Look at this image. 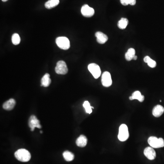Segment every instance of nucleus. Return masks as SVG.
<instances>
[{
    "label": "nucleus",
    "mask_w": 164,
    "mask_h": 164,
    "mask_svg": "<svg viewBox=\"0 0 164 164\" xmlns=\"http://www.w3.org/2000/svg\"><path fill=\"white\" fill-rule=\"evenodd\" d=\"M95 35L96 37L97 41L99 44H104L108 40L107 36L102 32H96Z\"/></svg>",
    "instance_id": "9b49d317"
},
{
    "label": "nucleus",
    "mask_w": 164,
    "mask_h": 164,
    "mask_svg": "<svg viewBox=\"0 0 164 164\" xmlns=\"http://www.w3.org/2000/svg\"><path fill=\"white\" fill-rule=\"evenodd\" d=\"M59 3V0H49L45 4V6L48 9L54 8Z\"/></svg>",
    "instance_id": "f3484780"
},
{
    "label": "nucleus",
    "mask_w": 164,
    "mask_h": 164,
    "mask_svg": "<svg viewBox=\"0 0 164 164\" xmlns=\"http://www.w3.org/2000/svg\"><path fill=\"white\" fill-rule=\"evenodd\" d=\"M82 14L85 17H92L94 14V10L87 5H83L81 8Z\"/></svg>",
    "instance_id": "1a4fd4ad"
},
{
    "label": "nucleus",
    "mask_w": 164,
    "mask_h": 164,
    "mask_svg": "<svg viewBox=\"0 0 164 164\" xmlns=\"http://www.w3.org/2000/svg\"><path fill=\"white\" fill-rule=\"evenodd\" d=\"M15 156L17 160L23 162H28L31 158V154L27 150L24 149L17 150L15 153Z\"/></svg>",
    "instance_id": "f257e3e1"
},
{
    "label": "nucleus",
    "mask_w": 164,
    "mask_h": 164,
    "mask_svg": "<svg viewBox=\"0 0 164 164\" xmlns=\"http://www.w3.org/2000/svg\"><path fill=\"white\" fill-rule=\"evenodd\" d=\"M118 137L120 141H125L128 140L129 137V130L126 124H122L120 125Z\"/></svg>",
    "instance_id": "7ed1b4c3"
},
{
    "label": "nucleus",
    "mask_w": 164,
    "mask_h": 164,
    "mask_svg": "<svg viewBox=\"0 0 164 164\" xmlns=\"http://www.w3.org/2000/svg\"><path fill=\"white\" fill-rule=\"evenodd\" d=\"M83 107L84 108L86 112L89 114L92 113V109H94V107L91 106L90 105V103H89V102H88V101H85L84 102V104H83Z\"/></svg>",
    "instance_id": "412c9836"
},
{
    "label": "nucleus",
    "mask_w": 164,
    "mask_h": 164,
    "mask_svg": "<svg viewBox=\"0 0 164 164\" xmlns=\"http://www.w3.org/2000/svg\"><path fill=\"white\" fill-rule=\"evenodd\" d=\"M87 137L84 135H81L76 140V143L79 147H84L87 144Z\"/></svg>",
    "instance_id": "4468645a"
},
{
    "label": "nucleus",
    "mask_w": 164,
    "mask_h": 164,
    "mask_svg": "<svg viewBox=\"0 0 164 164\" xmlns=\"http://www.w3.org/2000/svg\"><path fill=\"white\" fill-rule=\"evenodd\" d=\"M51 80L48 73H46L41 80V86L44 87H48L50 84Z\"/></svg>",
    "instance_id": "dca6fc26"
},
{
    "label": "nucleus",
    "mask_w": 164,
    "mask_h": 164,
    "mask_svg": "<svg viewBox=\"0 0 164 164\" xmlns=\"http://www.w3.org/2000/svg\"><path fill=\"white\" fill-rule=\"evenodd\" d=\"M101 82L102 85L105 87H109L112 85V80L111 74L109 72H105L103 73Z\"/></svg>",
    "instance_id": "6e6552de"
},
{
    "label": "nucleus",
    "mask_w": 164,
    "mask_h": 164,
    "mask_svg": "<svg viewBox=\"0 0 164 164\" xmlns=\"http://www.w3.org/2000/svg\"><path fill=\"white\" fill-rule=\"evenodd\" d=\"M28 125L32 131L35 130V128L41 129V126L40 124V121L35 116H31L28 121Z\"/></svg>",
    "instance_id": "0eeeda50"
},
{
    "label": "nucleus",
    "mask_w": 164,
    "mask_h": 164,
    "mask_svg": "<svg viewBox=\"0 0 164 164\" xmlns=\"http://www.w3.org/2000/svg\"><path fill=\"white\" fill-rule=\"evenodd\" d=\"M150 59H151V58L149 56H147L144 57V62L147 63Z\"/></svg>",
    "instance_id": "393cba45"
},
{
    "label": "nucleus",
    "mask_w": 164,
    "mask_h": 164,
    "mask_svg": "<svg viewBox=\"0 0 164 164\" xmlns=\"http://www.w3.org/2000/svg\"><path fill=\"white\" fill-rule=\"evenodd\" d=\"M2 1L3 2H6V1H8V0H2Z\"/></svg>",
    "instance_id": "cd10ccee"
},
{
    "label": "nucleus",
    "mask_w": 164,
    "mask_h": 164,
    "mask_svg": "<svg viewBox=\"0 0 164 164\" xmlns=\"http://www.w3.org/2000/svg\"><path fill=\"white\" fill-rule=\"evenodd\" d=\"M88 70L93 77L95 79H98L100 76L101 71L100 67L95 63H91L88 66Z\"/></svg>",
    "instance_id": "423d86ee"
},
{
    "label": "nucleus",
    "mask_w": 164,
    "mask_h": 164,
    "mask_svg": "<svg viewBox=\"0 0 164 164\" xmlns=\"http://www.w3.org/2000/svg\"><path fill=\"white\" fill-rule=\"evenodd\" d=\"M120 2L123 5H127L130 4V1L129 0H120Z\"/></svg>",
    "instance_id": "b1692460"
},
{
    "label": "nucleus",
    "mask_w": 164,
    "mask_h": 164,
    "mask_svg": "<svg viewBox=\"0 0 164 164\" xmlns=\"http://www.w3.org/2000/svg\"><path fill=\"white\" fill-rule=\"evenodd\" d=\"M135 55V50H134V49L133 48H130L128 49L127 52L125 53V58L126 60L128 61H130L133 59Z\"/></svg>",
    "instance_id": "a211bd4d"
},
{
    "label": "nucleus",
    "mask_w": 164,
    "mask_h": 164,
    "mask_svg": "<svg viewBox=\"0 0 164 164\" xmlns=\"http://www.w3.org/2000/svg\"><path fill=\"white\" fill-rule=\"evenodd\" d=\"M129 21L127 18H122L118 23V27L121 29H124L127 27Z\"/></svg>",
    "instance_id": "6ab92c4d"
},
{
    "label": "nucleus",
    "mask_w": 164,
    "mask_h": 164,
    "mask_svg": "<svg viewBox=\"0 0 164 164\" xmlns=\"http://www.w3.org/2000/svg\"><path fill=\"white\" fill-rule=\"evenodd\" d=\"M137 59V56H136V55H135V56H134V57L133 59L134 60H136Z\"/></svg>",
    "instance_id": "bb28decb"
},
{
    "label": "nucleus",
    "mask_w": 164,
    "mask_h": 164,
    "mask_svg": "<svg viewBox=\"0 0 164 164\" xmlns=\"http://www.w3.org/2000/svg\"><path fill=\"white\" fill-rule=\"evenodd\" d=\"M147 63L148 64V66L151 67V68H154L156 66V62L151 59L149 60V61Z\"/></svg>",
    "instance_id": "5701e85b"
},
{
    "label": "nucleus",
    "mask_w": 164,
    "mask_h": 164,
    "mask_svg": "<svg viewBox=\"0 0 164 164\" xmlns=\"http://www.w3.org/2000/svg\"><path fill=\"white\" fill-rule=\"evenodd\" d=\"M130 1V5H134L136 4V0H129Z\"/></svg>",
    "instance_id": "a878e982"
},
{
    "label": "nucleus",
    "mask_w": 164,
    "mask_h": 164,
    "mask_svg": "<svg viewBox=\"0 0 164 164\" xmlns=\"http://www.w3.org/2000/svg\"><path fill=\"white\" fill-rule=\"evenodd\" d=\"M164 112V108L161 105H157L154 107L152 110V114L155 117H159L163 115Z\"/></svg>",
    "instance_id": "f8f14e48"
},
{
    "label": "nucleus",
    "mask_w": 164,
    "mask_h": 164,
    "mask_svg": "<svg viewBox=\"0 0 164 164\" xmlns=\"http://www.w3.org/2000/svg\"><path fill=\"white\" fill-rule=\"evenodd\" d=\"M148 142L150 146L153 148L164 147V140L162 138H158L155 136H151L148 139Z\"/></svg>",
    "instance_id": "f03ea898"
},
{
    "label": "nucleus",
    "mask_w": 164,
    "mask_h": 164,
    "mask_svg": "<svg viewBox=\"0 0 164 164\" xmlns=\"http://www.w3.org/2000/svg\"><path fill=\"white\" fill-rule=\"evenodd\" d=\"M63 156L67 162H71L74 158V155L69 151L64 152L63 153Z\"/></svg>",
    "instance_id": "aec40b11"
},
{
    "label": "nucleus",
    "mask_w": 164,
    "mask_h": 164,
    "mask_svg": "<svg viewBox=\"0 0 164 164\" xmlns=\"http://www.w3.org/2000/svg\"><path fill=\"white\" fill-rule=\"evenodd\" d=\"M12 41L14 45H18L21 41V38L19 35L17 34H13L12 36Z\"/></svg>",
    "instance_id": "4be33fe9"
},
{
    "label": "nucleus",
    "mask_w": 164,
    "mask_h": 164,
    "mask_svg": "<svg viewBox=\"0 0 164 164\" xmlns=\"http://www.w3.org/2000/svg\"><path fill=\"white\" fill-rule=\"evenodd\" d=\"M16 105V101L13 98H11L5 102L3 105V108L6 110H11L14 108Z\"/></svg>",
    "instance_id": "ddd939ff"
},
{
    "label": "nucleus",
    "mask_w": 164,
    "mask_h": 164,
    "mask_svg": "<svg viewBox=\"0 0 164 164\" xmlns=\"http://www.w3.org/2000/svg\"><path fill=\"white\" fill-rule=\"evenodd\" d=\"M129 99L130 100H132L134 99H137L140 102H142L144 100V96L142 95L141 92L139 91H136L133 93L131 96L130 97Z\"/></svg>",
    "instance_id": "2eb2a0df"
},
{
    "label": "nucleus",
    "mask_w": 164,
    "mask_h": 164,
    "mask_svg": "<svg viewBox=\"0 0 164 164\" xmlns=\"http://www.w3.org/2000/svg\"><path fill=\"white\" fill-rule=\"evenodd\" d=\"M40 133H42V131H41V132H40Z\"/></svg>",
    "instance_id": "c85d7f7f"
},
{
    "label": "nucleus",
    "mask_w": 164,
    "mask_h": 164,
    "mask_svg": "<svg viewBox=\"0 0 164 164\" xmlns=\"http://www.w3.org/2000/svg\"><path fill=\"white\" fill-rule=\"evenodd\" d=\"M55 72L57 74L64 75L68 72V67L65 62L59 61L57 62L55 69Z\"/></svg>",
    "instance_id": "39448f33"
},
{
    "label": "nucleus",
    "mask_w": 164,
    "mask_h": 164,
    "mask_svg": "<svg viewBox=\"0 0 164 164\" xmlns=\"http://www.w3.org/2000/svg\"><path fill=\"white\" fill-rule=\"evenodd\" d=\"M57 45L60 48L64 50L69 49L70 47V40L65 37H60L57 38L56 40Z\"/></svg>",
    "instance_id": "20e7f679"
},
{
    "label": "nucleus",
    "mask_w": 164,
    "mask_h": 164,
    "mask_svg": "<svg viewBox=\"0 0 164 164\" xmlns=\"http://www.w3.org/2000/svg\"><path fill=\"white\" fill-rule=\"evenodd\" d=\"M144 155L150 160H153L156 157V152L152 147H146L144 151Z\"/></svg>",
    "instance_id": "9d476101"
}]
</instances>
